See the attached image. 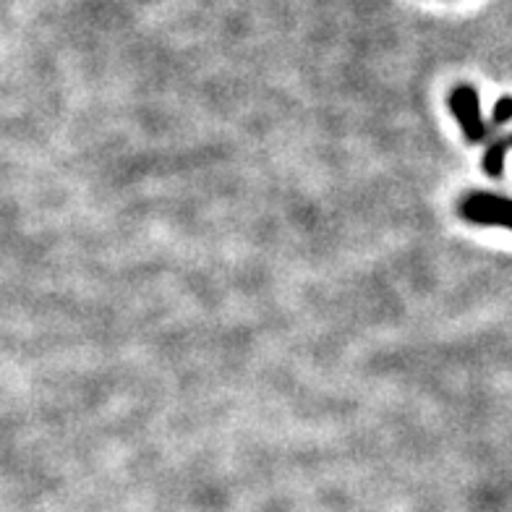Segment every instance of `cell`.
<instances>
[{"mask_svg": "<svg viewBox=\"0 0 512 512\" xmlns=\"http://www.w3.org/2000/svg\"><path fill=\"white\" fill-rule=\"evenodd\" d=\"M460 215L473 225L512 230V199L489 191H473L460 202Z\"/></svg>", "mask_w": 512, "mask_h": 512, "instance_id": "obj_1", "label": "cell"}, {"mask_svg": "<svg viewBox=\"0 0 512 512\" xmlns=\"http://www.w3.org/2000/svg\"><path fill=\"white\" fill-rule=\"evenodd\" d=\"M450 110L455 115V121L460 123L463 134L468 142L481 144L489 139V131L492 128L484 123V115H481L479 105V92L471 87V84H463V87H455L450 95Z\"/></svg>", "mask_w": 512, "mask_h": 512, "instance_id": "obj_2", "label": "cell"}, {"mask_svg": "<svg viewBox=\"0 0 512 512\" xmlns=\"http://www.w3.org/2000/svg\"><path fill=\"white\" fill-rule=\"evenodd\" d=\"M507 152H510V144L507 139H497L486 147L484 152V170L492 178H499L505 173V162H507Z\"/></svg>", "mask_w": 512, "mask_h": 512, "instance_id": "obj_3", "label": "cell"}, {"mask_svg": "<svg viewBox=\"0 0 512 512\" xmlns=\"http://www.w3.org/2000/svg\"><path fill=\"white\" fill-rule=\"evenodd\" d=\"M507 121H512V97H502L494 105V126H502Z\"/></svg>", "mask_w": 512, "mask_h": 512, "instance_id": "obj_4", "label": "cell"}, {"mask_svg": "<svg viewBox=\"0 0 512 512\" xmlns=\"http://www.w3.org/2000/svg\"><path fill=\"white\" fill-rule=\"evenodd\" d=\"M507 144H510V147H512V134H510V136H507Z\"/></svg>", "mask_w": 512, "mask_h": 512, "instance_id": "obj_5", "label": "cell"}]
</instances>
